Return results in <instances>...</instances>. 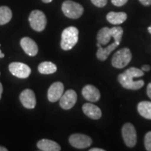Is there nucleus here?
<instances>
[{
    "mask_svg": "<svg viewBox=\"0 0 151 151\" xmlns=\"http://www.w3.org/2000/svg\"><path fill=\"white\" fill-rule=\"evenodd\" d=\"M147 95L151 99V83H148V86H147Z\"/></svg>",
    "mask_w": 151,
    "mask_h": 151,
    "instance_id": "27",
    "label": "nucleus"
},
{
    "mask_svg": "<svg viewBox=\"0 0 151 151\" xmlns=\"http://www.w3.org/2000/svg\"><path fill=\"white\" fill-rule=\"evenodd\" d=\"M30 26L37 32H42L45 29L47 24V19L44 13L39 10L32 11L29 16Z\"/></svg>",
    "mask_w": 151,
    "mask_h": 151,
    "instance_id": "5",
    "label": "nucleus"
},
{
    "mask_svg": "<svg viewBox=\"0 0 151 151\" xmlns=\"http://www.w3.org/2000/svg\"><path fill=\"white\" fill-rule=\"evenodd\" d=\"M38 70L42 74H52L56 72L57 67L51 62H43L39 65Z\"/></svg>",
    "mask_w": 151,
    "mask_h": 151,
    "instance_id": "20",
    "label": "nucleus"
},
{
    "mask_svg": "<svg viewBox=\"0 0 151 151\" xmlns=\"http://www.w3.org/2000/svg\"><path fill=\"white\" fill-rule=\"evenodd\" d=\"M132 52L128 48H123L113 55L111 64L117 69H122L129 63L132 60Z\"/></svg>",
    "mask_w": 151,
    "mask_h": 151,
    "instance_id": "4",
    "label": "nucleus"
},
{
    "mask_svg": "<svg viewBox=\"0 0 151 151\" xmlns=\"http://www.w3.org/2000/svg\"><path fill=\"white\" fill-rule=\"evenodd\" d=\"M12 18V11L8 6H0V25L7 24Z\"/></svg>",
    "mask_w": 151,
    "mask_h": 151,
    "instance_id": "21",
    "label": "nucleus"
},
{
    "mask_svg": "<svg viewBox=\"0 0 151 151\" xmlns=\"http://www.w3.org/2000/svg\"><path fill=\"white\" fill-rule=\"evenodd\" d=\"M128 1V0H111V3L116 6H122Z\"/></svg>",
    "mask_w": 151,
    "mask_h": 151,
    "instance_id": "25",
    "label": "nucleus"
},
{
    "mask_svg": "<svg viewBox=\"0 0 151 151\" xmlns=\"http://www.w3.org/2000/svg\"><path fill=\"white\" fill-rule=\"evenodd\" d=\"M77 94L74 90H68L60 99V106L64 110H69L76 103Z\"/></svg>",
    "mask_w": 151,
    "mask_h": 151,
    "instance_id": "9",
    "label": "nucleus"
},
{
    "mask_svg": "<svg viewBox=\"0 0 151 151\" xmlns=\"http://www.w3.org/2000/svg\"><path fill=\"white\" fill-rule=\"evenodd\" d=\"M122 135L126 146L129 148L134 147L137 144V134L134 126L131 123H126L122 126Z\"/></svg>",
    "mask_w": 151,
    "mask_h": 151,
    "instance_id": "6",
    "label": "nucleus"
},
{
    "mask_svg": "<svg viewBox=\"0 0 151 151\" xmlns=\"http://www.w3.org/2000/svg\"><path fill=\"white\" fill-rule=\"evenodd\" d=\"M112 29V37L114 39V41L120 44L121 42L122 35H123V29L121 27H113Z\"/></svg>",
    "mask_w": 151,
    "mask_h": 151,
    "instance_id": "22",
    "label": "nucleus"
},
{
    "mask_svg": "<svg viewBox=\"0 0 151 151\" xmlns=\"http://www.w3.org/2000/svg\"><path fill=\"white\" fill-rule=\"evenodd\" d=\"M4 53H2V52H1V50H0V59H1V58H4Z\"/></svg>",
    "mask_w": 151,
    "mask_h": 151,
    "instance_id": "33",
    "label": "nucleus"
},
{
    "mask_svg": "<svg viewBox=\"0 0 151 151\" xmlns=\"http://www.w3.org/2000/svg\"><path fill=\"white\" fill-rule=\"evenodd\" d=\"M69 141L71 146L78 149L88 148L92 143L91 138L83 134H73L69 137Z\"/></svg>",
    "mask_w": 151,
    "mask_h": 151,
    "instance_id": "7",
    "label": "nucleus"
},
{
    "mask_svg": "<svg viewBox=\"0 0 151 151\" xmlns=\"http://www.w3.org/2000/svg\"><path fill=\"white\" fill-rule=\"evenodd\" d=\"M62 10L65 16L71 19H78L83 14L84 9L80 4L71 0H66L62 5Z\"/></svg>",
    "mask_w": 151,
    "mask_h": 151,
    "instance_id": "3",
    "label": "nucleus"
},
{
    "mask_svg": "<svg viewBox=\"0 0 151 151\" xmlns=\"http://www.w3.org/2000/svg\"><path fill=\"white\" fill-rule=\"evenodd\" d=\"M144 146L146 150L151 151V131L147 132L145 135Z\"/></svg>",
    "mask_w": 151,
    "mask_h": 151,
    "instance_id": "23",
    "label": "nucleus"
},
{
    "mask_svg": "<svg viewBox=\"0 0 151 151\" xmlns=\"http://www.w3.org/2000/svg\"><path fill=\"white\" fill-rule=\"evenodd\" d=\"M92 3L99 8H102L106 5L108 0H91Z\"/></svg>",
    "mask_w": 151,
    "mask_h": 151,
    "instance_id": "24",
    "label": "nucleus"
},
{
    "mask_svg": "<svg viewBox=\"0 0 151 151\" xmlns=\"http://www.w3.org/2000/svg\"><path fill=\"white\" fill-rule=\"evenodd\" d=\"M148 32L151 35V25L150 26V27H148Z\"/></svg>",
    "mask_w": 151,
    "mask_h": 151,
    "instance_id": "34",
    "label": "nucleus"
},
{
    "mask_svg": "<svg viewBox=\"0 0 151 151\" xmlns=\"http://www.w3.org/2000/svg\"><path fill=\"white\" fill-rule=\"evenodd\" d=\"M144 75V72L141 69L136 67H130L124 72L119 74L118 82L124 88L128 90H137L141 89L144 86L143 80H134V78H139Z\"/></svg>",
    "mask_w": 151,
    "mask_h": 151,
    "instance_id": "1",
    "label": "nucleus"
},
{
    "mask_svg": "<svg viewBox=\"0 0 151 151\" xmlns=\"http://www.w3.org/2000/svg\"><path fill=\"white\" fill-rule=\"evenodd\" d=\"M7 150H7V149L5 147L0 146V151H7Z\"/></svg>",
    "mask_w": 151,
    "mask_h": 151,
    "instance_id": "31",
    "label": "nucleus"
},
{
    "mask_svg": "<svg viewBox=\"0 0 151 151\" xmlns=\"http://www.w3.org/2000/svg\"><path fill=\"white\" fill-rule=\"evenodd\" d=\"M52 1V0H42L43 2L46 3V4H48V3H50V2H51Z\"/></svg>",
    "mask_w": 151,
    "mask_h": 151,
    "instance_id": "32",
    "label": "nucleus"
},
{
    "mask_svg": "<svg viewBox=\"0 0 151 151\" xmlns=\"http://www.w3.org/2000/svg\"><path fill=\"white\" fill-rule=\"evenodd\" d=\"M0 46H1V44H0Z\"/></svg>",
    "mask_w": 151,
    "mask_h": 151,
    "instance_id": "35",
    "label": "nucleus"
},
{
    "mask_svg": "<svg viewBox=\"0 0 151 151\" xmlns=\"http://www.w3.org/2000/svg\"><path fill=\"white\" fill-rule=\"evenodd\" d=\"M9 69L13 75L20 78H27L31 73L29 66L22 62H12L9 65Z\"/></svg>",
    "mask_w": 151,
    "mask_h": 151,
    "instance_id": "8",
    "label": "nucleus"
},
{
    "mask_svg": "<svg viewBox=\"0 0 151 151\" xmlns=\"http://www.w3.org/2000/svg\"><path fill=\"white\" fill-rule=\"evenodd\" d=\"M141 4L146 6H149L151 5V0H139Z\"/></svg>",
    "mask_w": 151,
    "mask_h": 151,
    "instance_id": "26",
    "label": "nucleus"
},
{
    "mask_svg": "<svg viewBox=\"0 0 151 151\" xmlns=\"http://www.w3.org/2000/svg\"><path fill=\"white\" fill-rule=\"evenodd\" d=\"M104 150H104V149L99 148H93L90 149V151H104Z\"/></svg>",
    "mask_w": 151,
    "mask_h": 151,
    "instance_id": "29",
    "label": "nucleus"
},
{
    "mask_svg": "<svg viewBox=\"0 0 151 151\" xmlns=\"http://www.w3.org/2000/svg\"><path fill=\"white\" fill-rule=\"evenodd\" d=\"M20 46L28 55L34 57L37 55L39 51L37 44L33 39L29 37H23L20 40Z\"/></svg>",
    "mask_w": 151,
    "mask_h": 151,
    "instance_id": "12",
    "label": "nucleus"
},
{
    "mask_svg": "<svg viewBox=\"0 0 151 151\" xmlns=\"http://www.w3.org/2000/svg\"><path fill=\"white\" fill-rule=\"evenodd\" d=\"M141 70L143 71H149L150 70V67L148 65H145L142 66V67H141Z\"/></svg>",
    "mask_w": 151,
    "mask_h": 151,
    "instance_id": "28",
    "label": "nucleus"
},
{
    "mask_svg": "<svg viewBox=\"0 0 151 151\" xmlns=\"http://www.w3.org/2000/svg\"><path fill=\"white\" fill-rule=\"evenodd\" d=\"M137 109L141 116L148 120H151V101H141L138 104Z\"/></svg>",
    "mask_w": 151,
    "mask_h": 151,
    "instance_id": "19",
    "label": "nucleus"
},
{
    "mask_svg": "<svg viewBox=\"0 0 151 151\" xmlns=\"http://www.w3.org/2000/svg\"><path fill=\"white\" fill-rule=\"evenodd\" d=\"M64 92V85L61 82H55L50 86L48 90V99L50 102L60 100Z\"/></svg>",
    "mask_w": 151,
    "mask_h": 151,
    "instance_id": "11",
    "label": "nucleus"
},
{
    "mask_svg": "<svg viewBox=\"0 0 151 151\" xmlns=\"http://www.w3.org/2000/svg\"><path fill=\"white\" fill-rule=\"evenodd\" d=\"M2 92H3V86L1 83H0V99H1V94H2Z\"/></svg>",
    "mask_w": 151,
    "mask_h": 151,
    "instance_id": "30",
    "label": "nucleus"
},
{
    "mask_svg": "<svg viewBox=\"0 0 151 151\" xmlns=\"http://www.w3.org/2000/svg\"><path fill=\"white\" fill-rule=\"evenodd\" d=\"M82 95L85 99L90 102H97L101 97L99 90L91 85H88L83 88Z\"/></svg>",
    "mask_w": 151,
    "mask_h": 151,
    "instance_id": "13",
    "label": "nucleus"
},
{
    "mask_svg": "<svg viewBox=\"0 0 151 151\" xmlns=\"http://www.w3.org/2000/svg\"><path fill=\"white\" fill-rule=\"evenodd\" d=\"M127 16L126 13L124 12H109L106 15V20L110 22L111 24H120L127 20Z\"/></svg>",
    "mask_w": 151,
    "mask_h": 151,
    "instance_id": "17",
    "label": "nucleus"
},
{
    "mask_svg": "<svg viewBox=\"0 0 151 151\" xmlns=\"http://www.w3.org/2000/svg\"><path fill=\"white\" fill-rule=\"evenodd\" d=\"M119 43L114 41V42L111 43V44L109 45L106 47V48H102L101 47V45L100 43H97V46L98 47V50L97 52V58L101 61H104L108 58V57L109 56L112 51L116 49L117 47L119 46Z\"/></svg>",
    "mask_w": 151,
    "mask_h": 151,
    "instance_id": "15",
    "label": "nucleus"
},
{
    "mask_svg": "<svg viewBox=\"0 0 151 151\" xmlns=\"http://www.w3.org/2000/svg\"><path fill=\"white\" fill-rule=\"evenodd\" d=\"M20 102L24 107L28 109H32L37 104L35 94L30 89H25L20 94Z\"/></svg>",
    "mask_w": 151,
    "mask_h": 151,
    "instance_id": "10",
    "label": "nucleus"
},
{
    "mask_svg": "<svg viewBox=\"0 0 151 151\" xmlns=\"http://www.w3.org/2000/svg\"><path fill=\"white\" fill-rule=\"evenodd\" d=\"M78 41V29L76 27H69L62 33L60 46L64 50H69L76 46Z\"/></svg>",
    "mask_w": 151,
    "mask_h": 151,
    "instance_id": "2",
    "label": "nucleus"
},
{
    "mask_svg": "<svg viewBox=\"0 0 151 151\" xmlns=\"http://www.w3.org/2000/svg\"><path fill=\"white\" fill-rule=\"evenodd\" d=\"M37 148L42 151H60L61 147L58 143L50 139H43L37 142Z\"/></svg>",
    "mask_w": 151,
    "mask_h": 151,
    "instance_id": "16",
    "label": "nucleus"
},
{
    "mask_svg": "<svg viewBox=\"0 0 151 151\" xmlns=\"http://www.w3.org/2000/svg\"><path fill=\"white\" fill-rule=\"evenodd\" d=\"M112 35L113 33L111 28H109L107 27L101 28V29H100L99 31L98 32L97 37V42L100 43L101 45L105 46V45L108 44V43L110 42Z\"/></svg>",
    "mask_w": 151,
    "mask_h": 151,
    "instance_id": "18",
    "label": "nucleus"
},
{
    "mask_svg": "<svg viewBox=\"0 0 151 151\" xmlns=\"http://www.w3.org/2000/svg\"><path fill=\"white\" fill-rule=\"evenodd\" d=\"M82 109L83 113L88 118L93 119V120H99L102 114L101 109L93 104H84Z\"/></svg>",
    "mask_w": 151,
    "mask_h": 151,
    "instance_id": "14",
    "label": "nucleus"
}]
</instances>
